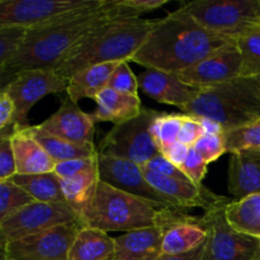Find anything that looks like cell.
<instances>
[{"label": "cell", "instance_id": "obj_10", "mask_svg": "<svg viewBox=\"0 0 260 260\" xmlns=\"http://www.w3.org/2000/svg\"><path fill=\"white\" fill-rule=\"evenodd\" d=\"M228 205L213 208L201 216L207 230L203 260H253L259 240L231 228L225 216Z\"/></svg>", "mask_w": 260, "mask_h": 260}, {"label": "cell", "instance_id": "obj_18", "mask_svg": "<svg viewBox=\"0 0 260 260\" xmlns=\"http://www.w3.org/2000/svg\"><path fill=\"white\" fill-rule=\"evenodd\" d=\"M162 226L129 231L114 238V260H157L162 255Z\"/></svg>", "mask_w": 260, "mask_h": 260}, {"label": "cell", "instance_id": "obj_34", "mask_svg": "<svg viewBox=\"0 0 260 260\" xmlns=\"http://www.w3.org/2000/svg\"><path fill=\"white\" fill-rule=\"evenodd\" d=\"M108 88L127 95L139 96V79L129 68L128 61H122L109 80Z\"/></svg>", "mask_w": 260, "mask_h": 260}, {"label": "cell", "instance_id": "obj_47", "mask_svg": "<svg viewBox=\"0 0 260 260\" xmlns=\"http://www.w3.org/2000/svg\"><path fill=\"white\" fill-rule=\"evenodd\" d=\"M2 260H9V259H4V258H2Z\"/></svg>", "mask_w": 260, "mask_h": 260}, {"label": "cell", "instance_id": "obj_29", "mask_svg": "<svg viewBox=\"0 0 260 260\" xmlns=\"http://www.w3.org/2000/svg\"><path fill=\"white\" fill-rule=\"evenodd\" d=\"M235 43L243 60L241 76H260V24L254 25L241 35L236 36Z\"/></svg>", "mask_w": 260, "mask_h": 260}, {"label": "cell", "instance_id": "obj_31", "mask_svg": "<svg viewBox=\"0 0 260 260\" xmlns=\"http://www.w3.org/2000/svg\"><path fill=\"white\" fill-rule=\"evenodd\" d=\"M35 202V198L12 179L0 182V221Z\"/></svg>", "mask_w": 260, "mask_h": 260}, {"label": "cell", "instance_id": "obj_43", "mask_svg": "<svg viewBox=\"0 0 260 260\" xmlns=\"http://www.w3.org/2000/svg\"><path fill=\"white\" fill-rule=\"evenodd\" d=\"M189 149L190 147L187 146V145L177 142V144H174L173 146H170L169 149L165 150L164 152H161V155H164V156L167 157L172 164H174L175 167H178L180 169L183 162H184L185 159H187Z\"/></svg>", "mask_w": 260, "mask_h": 260}, {"label": "cell", "instance_id": "obj_7", "mask_svg": "<svg viewBox=\"0 0 260 260\" xmlns=\"http://www.w3.org/2000/svg\"><path fill=\"white\" fill-rule=\"evenodd\" d=\"M180 9L201 27L234 38L260 24V0H197Z\"/></svg>", "mask_w": 260, "mask_h": 260}, {"label": "cell", "instance_id": "obj_12", "mask_svg": "<svg viewBox=\"0 0 260 260\" xmlns=\"http://www.w3.org/2000/svg\"><path fill=\"white\" fill-rule=\"evenodd\" d=\"M75 221H80V218L68 203L35 202L0 221V244L5 245L10 241Z\"/></svg>", "mask_w": 260, "mask_h": 260}, {"label": "cell", "instance_id": "obj_46", "mask_svg": "<svg viewBox=\"0 0 260 260\" xmlns=\"http://www.w3.org/2000/svg\"><path fill=\"white\" fill-rule=\"evenodd\" d=\"M255 79H256V81H258V83L260 84V76H256V78H255Z\"/></svg>", "mask_w": 260, "mask_h": 260}, {"label": "cell", "instance_id": "obj_30", "mask_svg": "<svg viewBox=\"0 0 260 260\" xmlns=\"http://www.w3.org/2000/svg\"><path fill=\"white\" fill-rule=\"evenodd\" d=\"M184 121V113H164L156 118L151 127V135L156 144L159 152H164L179 139L180 128Z\"/></svg>", "mask_w": 260, "mask_h": 260}, {"label": "cell", "instance_id": "obj_15", "mask_svg": "<svg viewBox=\"0 0 260 260\" xmlns=\"http://www.w3.org/2000/svg\"><path fill=\"white\" fill-rule=\"evenodd\" d=\"M142 172H144L147 182L155 189L159 190L161 194L173 201L180 210L185 211L187 208H203L207 212V211L221 207V206H225L231 202V200H229V198L211 192L203 184L198 185L190 180L162 177V175L150 172L144 168H142Z\"/></svg>", "mask_w": 260, "mask_h": 260}, {"label": "cell", "instance_id": "obj_22", "mask_svg": "<svg viewBox=\"0 0 260 260\" xmlns=\"http://www.w3.org/2000/svg\"><path fill=\"white\" fill-rule=\"evenodd\" d=\"M118 65L119 62L98 63L76 73L69 80L68 96L75 104L84 98L95 99L102 90L108 88L109 80Z\"/></svg>", "mask_w": 260, "mask_h": 260}, {"label": "cell", "instance_id": "obj_33", "mask_svg": "<svg viewBox=\"0 0 260 260\" xmlns=\"http://www.w3.org/2000/svg\"><path fill=\"white\" fill-rule=\"evenodd\" d=\"M27 28L19 25H0V71L18 55L27 36Z\"/></svg>", "mask_w": 260, "mask_h": 260}, {"label": "cell", "instance_id": "obj_9", "mask_svg": "<svg viewBox=\"0 0 260 260\" xmlns=\"http://www.w3.org/2000/svg\"><path fill=\"white\" fill-rule=\"evenodd\" d=\"M69 80L58 75L52 69L20 71L4 86L15 106L14 128H27L28 113L37 102L48 94H57L68 90Z\"/></svg>", "mask_w": 260, "mask_h": 260}, {"label": "cell", "instance_id": "obj_5", "mask_svg": "<svg viewBox=\"0 0 260 260\" xmlns=\"http://www.w3.org/2000/svg\"><path fill=\"white\" fill-rule=\"evenodd\" d=\"M188 116L217 122L223 132L260 119V84L255 78H236L221 85L200 89L197 96L180 109Z\"/></svg>", "mask_w": 260, "mask_h": 260}, {"label": "cell", "instance_id": "obj_28", "mask_svg": "<svg viewBox=\"0 0 260 260\" xmlns=\"http://www.w3.org/2000/svg\"><path fill=\"white\" fill-rule=\"evenodd\" d=\"M12 180L35 198L36 202L66 203L61 189V179L53 172L36 175L17 174Z\"/></svg>", "mask_w": 260, "mask_h": 260}, {"label": "cell", "instance_id": "obj_27", "mask_svg": "<svg viewBox=\"0 0 260 260\" xmlns=\"http://www.w3.org/2000/svg\"><path fill=\"white\" fill-rule=\"evenodd\" d=\"M29 132L56 164L66 161V160L83 159V157H91L98 155V150L94 145H76L65 141L42 131L38 126H30Z\"/></svg>", "mask_w": 260, "mask_h": 260}, {"label": "cell", "instance_id": "obj_23", "mask_svg": "<svg viewBox=\"0 0 260 260\" xmlns=\"http://www.w3.org/2000/svg\"><path fill=\"white\" fill-rule=\"evenodd\" d=\"M114 258V238L106 231L83 226L76 234L68 260H112Z\"/></svg>", "mask_w": 260, "mask_h": 260}, {"label": "cell", "instance_id": "obj_41", "mask_svg": "<svg viewBox=\"0 0 260 260\" xmlns=\"http://www.w3.org/2000/svg\"><path fill=\"white\" fill-rule=\"evenodd\" d=\"M14 113V102L10 98L9 93L5 89H2L0 91V131L12 126Z\"/></svg>", "mask_w": 260, "mask_h": 260}, {"label": "cell", "instance_id": "obj_2", "mask_svg": "<svg viewBox=\"0 0 260 260\" xmlns=\"http://www.w3.org/2000/svg\"><path fill=\"white\" fill-rule=\"evenodd\" d=\"M126 14H137L121 0H103L99 5L41 27L27 30L25 41L18 55L2 71L3 75H17L20 71L52 69L55 70L69 51L99 25ZM140 17V15H139Z\"/></svg>", "mask_w": 260, "mask_h": 260}, {"label": "cell", "instance_id": "obj_19", "mask_svg": "<svg viewBox=\"0 0 260 260\" xmlns=\"http://www.w3.org/2000/svg\"><path fill=\"white\" fill-rule=\"evenodd\" d=\"M29 127L27 128L8 127V129L12 132L10 140L14 151L15 164H17V174L36 175L52 173L55 170L56 162L48 156L45 149L32 136Z\"/></svg>", "mask_w": 260, "mask_h": 260}, {"label": "cell", "instance_id": "obj_48", "mask_svg": "<svg viewBox=\"0 0 260 260\" xmlns=\"http://www.w3.org/2000/svg\"><path fill=\"white\" fill-rule=\"evenodd\" d=\"M112 260H114V259H112Z\"/></svg>", "mask_w": 260, "mask_h": 260}, {"label": "cell", "instance_id": "obj_42", "mask_svg": "<svg viewBox=\"0 0 260 260\" xmlns=\"http://www.w3.org/2000/svg\"><path fill=\"white\" fill-rule=\"evenodd\" d=\"M121 3L141 15L145 12H152L162 8L168 4V0H121Z\"/></svg>", "mask_w": 260, "mask_h": 260}, {"label": "cell", "instance_id": "obj_36", "mask_svg": "<svg viewBox=\"0 0 260 260\" xmlns=\"http://www.w3.org/2000/svg\"><path fill=\"white\" fill-rule=\"evenodd\" d=\"M17 175L14 151L9 129L0 131V182L10 180Z\"/></svg>", "mask_w": 260, "mask_h": 260}, {"label": "cell", "instance_id": "obj_14", "mask_svg": "<svg viewBox=\"0 0 260 260\" xmlns=\"http://www.w3.org/2000/svg\"><path fill=\"white\" fill-rule=\"evenodd\" d=\"M241 69L243 60L235 43L174 75L193 88L208 89L240 78Z\"/></svg>", "mask_w": 260, "mask_h": 260}, {"label": "cell", "instance_id": "obj_1", "mask_svg": "<svg viewBox=\"0 0 260 260\" xmlns=\"http://www.w3.org/2000/svg\"><path fill=\"white\" fill-rule=\"evenodd\" d=\"M231 45L235 38L201 27L179 8L156 19L132 61L145 69L179 74Z\"/></svg>", "mask_w": 260, "mask_h": 260}, {"label": "cell", "instance_id": "obj_24", "mask_svg": "<svg viewBox=\"0 0 260 260\" xmlns=\"http://www.w3.org/2000/svg\"><path fill=\"white\" fill-rule=\"evenodd\" d=\"M207 230L203 226L202 218L180 222L168 229L162 239V255L185 254L205 244Z\"/></svg>", "mask_w": 260, "mask_h": 260}, {"label": "cell", "instance_id": "obj_21", "mask_svg": "<svg viewBox=\"0 0 260 260\" xmlns=\"http://www.w3.org/2000/svg\"><path fill=\"white\" fill-rule=\"evenodd\" d=\"M94 101L96 103V108L91 116L95 122L123 123L139 117L144 109L139 96L122 94L111 88L102 90Z\"/></svg>", "mask_w": 260, "mask_h": 260}, {"label": "cell", "instance_id": "obj_32", "mask_svg": "<svg viewBox=\"0 0 260 260\" xmlns=\"http://www.w3.org/2000/svg\"><path fill=\"white\" fill-rule=\"evenodd\" d=\"M223 137H225L226 151L230 154L241 150L260 151V119L246 126L225 131Z\"/></svg>", "mask_w": 260, "mask_h": 260}, {"label": "cell", "instance_id": "obj_8", "mask_svg": "<svg viewBox=\"0 0 260 260\" xmlns=\"http://www.w3.org/2000/svg\"><path fill=\"white\" fill-rule=\"evenodd\" d=\"M103 0H0V25L27 29L99 5Z\"/></svg>", "mask_w": 260, "mask_h": 260}, {"label": "cell", "instance_id": "obj_40", "mask_svg": "<svg viewBox=\"0 0 260 260\" xmlns=\"http://www.w3.org/2000/svg\"><path fill=\"white\" fill-rule=\"evenodd\" d=\"M142 168L146 170H150V172L156 173V174L162 175V177L175 178V179H182V180H189L179 168L175 167L174 164H172V162H170L169 160L161 154L152 157V159L150 160L149 162H146Z\"/></svg>", "mask_w": 260, "mask_h": 260}, {"label": "cell", "instance_id": "obj_37", "mask_svg": "<svg viewBox=\"0 0 260 260\" xmlns=\"http://www.w3.org/2000/svg\"><path fill=\"white\" fill-rule=\"evenodd\" d=\"M98 161H99V154L91 157L66 160V161L57 162L53 173H55L60 179H70V178L75 177V175L80 174V173L85 172V170L98 165Z\"/></svg>", "mask_w": 260, "mask_h": 260}, {"label": "cell", "instance_id": "obj_26", "mask_svg": "<svg viewBox=\"0 0 260 260\" xmlns=\"http://www.w3.org/2000/svg\"><path fill=\"white\" fill-rule=\"evenodd\" d=\"M99 180V164L70 179H61V189L66 203L78 216L91 201Z\"/></svg>", "mask_w": 260, "mask_h": 260}, {"label": "cell", "instance_id": "obj_11", "mask_svg": "<svg viewBox=\"0 0 260 260\" xmlns=\"http://www.w3.org/2000/svg\"><path fill=\"white\" fill-rule=\"evenodd\" d=\"M81 221L55 226L2 245V258L9 260H68Z\"/></svg>", "mask_w": 260, "mask_h": 260}, {"label": "cell", "instance_id": "obj_44", "mask_svg": "<svg viewBox=\"0 0 260 260\" xmlns=\"http://www.w3.org/2000/svg\"><path fill=\"white\" fill-rule=\"evenodd\" d=\"M203 255H205V244L189 253L178 254V255H161L157 260H203Z\"/></svg>", "mask_w": 260, "mask_h": 260}, {"label": "cell", "instance_id": "obj_35", "mask_svg": "<svg viewBox=\"0 0 260 260\" xmlns=\"http://www.w3.org/2000/svg\"><path fill=\"white\" fill-rule=\"evenodd\" d=\"M193 147L207 164L216 161L218 157L228 152L223 134L205 135L196 142Z\"/></svg>", "mask_w": 260, "mask_h": 260}, {"label": "cell", "instance_id": "obj_38", "mask_svg": "<svg viewBox=\"0 0 260 260\" xmlns=\"http://www.w3.org/2000/svg\"><path fill=\"white\" fill-rule=\"evenodd\" d=\"M207 167L208 164L203 160V157L196 151L193 146H190L188 156L183 165L180 167V170L185 174V177L194 184L201 185L203 179H205L206 174H207Z\"/></svg>", "mask_w": 260, "mask_h": 260}, {"label": "cell", "instance_id": "obj_4", "mask_svg": "<svg viewBox=\"0 0 260 260\" xmlns=\"http://www.w3.org/2000/svg\"><path fill=\"white\" fill-rule=\"evenodd\" d=\"M185 211L170 210L149 202L146 200L122 192L99 180L98 187L90 202L80 213L84 226L106 231H129L145 228L162 226L170 229L180 222L192 221Z\"/></svg>", "mask_w": 260, "mask_h": 260}, {"label": "cell", "instance_id": "obj_13", "mask_svg": "<svg viewBox=\"0 0 260 260\" xmlns=\"http://www.w3.org/2000/svg\"><path fill=\"white\" fill-rule=\"evenodd\" d=\"M99 179L122 192L170 210H180L173 201L155 189L145 178L142 168L128 160L99 155Z\"/></svg>", "mask_w": 260, "mask_h": 260}, {"label": "cell", "instance_id": "obj_45", "mask_svg": "<svg viewBox=\"0 0 260 260\" xmlns=\"http://www.w3.org/2000/svg\"><path fill=\"white\" fill-rule=\"evenodd\" d=\"M253 260H260V240H259V246H258V250H256V254L254 255Z\"/></svg>", "mask_w": 260, "mask_h": 260}, {"label": "cell", "instance_id": "obj_17", "mask_svg": "<svg viewBox=\"0 0 260 260\" xmlns=\"http://www.w3.org/2000/svg\"><path fill=\"white\" fill-rule=\"evenodd\" d=\"M139 85L146 95L159 103L184 108L197 96L200 89L187 85L177 75L165 71L146 69L137 76Z\"/></svg>", "mask_w": 260, "mask_h": 260}, {"label": "cell", "instance_id": "obj_25", "mask_svg": "<svg viewBox=\"0 0 260 260\" xmlns=\"http://www.w3.org/2000/svg\"><path fill=\"white\" fill-rule=\"evenodd\" d=\"M225 216L236 231L260 240V193L231 201L225 207Z\"/></svg>", "mask_w": 260, "mask_h": 260}, {"label": "cell", "instance_id": "obj_20", "mask_svg": "<svg viewBox=\"0 0 260 260\" xmlns=\"http://www.w3.org/2000/svg\"><path fill=\"white\" fill-rule=\"evenodd\" d=\"M228 188L238 200L260 193V151L241 150L234 152L229 161Z\"/></svg>", "mask_w": 260, "mask_h": 260}, {"label": "cell", "instance_id": "obj_6", "mask_svg": "<svg viewBox=\"0 0 260 260\" xmlns=\"http://www.w3.org/2000/svg\"><path fill=\"white\" fill-rule=\"evenodd\" d=\"M161 114L160 111L144 108L136 118L114 124L99 144L98 154L128 160L144 167L160 154L151 135V127Z\"/></svg>", "mask_w": 260, "mask_h": 260}, {"label": "cell", "instance_id": "obj_3", "mask_svg": "<svg viewBox=\"0 0 260 260\" xmlns=\"http://www.w3.org/2000/svg\"><path fill=\"white\" fill-rule=\"evenodd\" d=\"M155 24L156 19H144L136 14L114 18L84 36L60 61L55 71L70 80L89 66L132 61Z\"/></svg>", "mask_w": 260, "mask_h": 260}, {"label": "cell", "instance_id": "obj_16", "mask_svg": "<svg viewBox=\"0 0 260 260\" xmlns=\"http://www.w3.org/2000/svg\"><path fill=\"white\" fill-rule=\"evenodd\" d=\"M42 131L76 145H94L95 119L85 113L70 98L62 101L60 108L38 124Z\"/></svg>", "mask_w": 260, "mask_h": 260}, {"label": "cell", "instance_id": "obj_39", "mask_svg": "<svg viewBox=\"0 0 260 260\" xmlns=\"http://www.w3.org/2000/svg\"><path fill=\"white\" fill-rule=\"evenodd\" d=\"M205 127H203L202 121H201L200 117L184 114V121H183L182 128H180L178 142L187 145V146L189 147L194 146L196 142H197L201 137L205 136Z\"/></svg>", "mask_w": 260, "mask_h": 260}]
</instances>
